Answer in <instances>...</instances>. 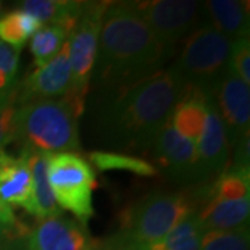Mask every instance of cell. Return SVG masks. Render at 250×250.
<instances>
[{"mask_svg": "<svg viewBox=\"0 0 250 250\" xmlns=\"http://www.w3.org/2000/svg\"><path fill=\"white\" fill-rule=\"evenodd\" d=\"M185 92L174 65L110 92L96 116L102 139L117 147L152 149Z\"/></svg>", "mask_w": 250, "mask_h": 250, "instance_id": "obj_1", "label": "cell"}, {"mask_svg": "<svg viewBox=\"0 0 250 250\" xmlns=\"http://www.w3.org/2000/svg\"><path fill=\"white\" fill-rule=\"evenodd\" d=\"M172 52L129 3H110L99 36L96 85L108 93L125 88L163 70Z\"/></svg>", "mask_w": 250, "mask_h": 250, "instance_id": "obj_2", "label": "cell"}, {"mask_svg": "<svg viewBox=\"0 0 250 250\" xmlns=\"http://www.w3.org/2000/svg\"><path fill=\"white\" fill-rule=\"evenodd\" d=\"M77 120L62 98L28 103L16 110V141L41 152L75 153L80 149Z\"/></svg>", "mask_w": 250, "mask_h": 250, "instance_id": "obj_3", "label": "cell"}, {"mask_svg": "<svg viewBox=\"0 0 250 250\" xmlns=\"http://www.w3.org/2000/svg\"><path fill=\"white\" fill-rule=\"evenodd\" d=\"M232 42L221 35L210 21L193 31L184 41L175 64L187 89L199 90L211 98L228 71Z\"/></svg>", "mask_w": 250, "mask_h": 250, "instance_id": "obj_4", "label": "cell"}, {"mask_svg": "<svg viewBox=\"0 0 250 250\" xmlns=\"http://www.w3.org/2000/svg\"><path fill=\"white\" fill-rule=\"evenodd\" d=\"M199 203V193H152L125 211L120 235L139 245L156 243L179 223L196 214Z\"/></svg>", "mask_w": 250, "mask_h": 250, "instance_id": "obj_5", "label": "cell"}, {"mask_svg": "<svg viewBox=\"0 0 250 250\" xmlns=\"http://www.w3.org/2000/svg\"><path fill=\"white\" fill-rule=\"evenodd\" d=\"M110 1H85L80 21L70 35L71 81L62 99L71 106L77 117L85 110L99 49L102 22Z\"/></svg>", "mask_w": 250, "mask_h": 250, "instance_id": "obj_6", "label": "cell"}, {"mask_svg": "<svg viewBox=\"0 0 250 250\" xmlns=\"http://www.w3.org/2000/svg\"><path fill=\"white\" fill-rule=\"evenodd\" d=\"M47 177L59 207L86 225L95 214L92 192L96 187L89 163L77 153H49Z\"/></svg>", "mask_w": 250, "mask_h": 250, "instance_id": "obj_7", "label": "cell"}, {"mask_svg": "<svg viewBox=\"0 0 250 250\" xmlns=\"http://www.w3.org/2000/svg\"><path fill=\"white\" fill-rule=\"evenodd\" d=\"M128 3L161 42L171 49H175L179 41H185L193 31L208 21L205 1L153 0Z\"/></svg>", "mask_w": 250, "mask_h": 250, "instance_id": "obj_8", "label": "cell"}, {"mask_svg": "<svg viewBox=\"0 0 250 250\" xmlns=\"http://www.w3.org/2000/svg\"><path fill=\"white\" fill-rule=\"evenodd\" d=\"M70 39V38H68ZM71 65H70V41L50 62L28 74L18 82L14 93L16 106H24L39 100L62 98L70 88Z\"/></svg>", "mask_w": 250, "mask_h": 250, "instance_id": "obj_9", "label": "cell"}, {"mask_svg": "<svg viewBox=\"0 0 250 250\" xmlns=\"http://www.w3.org/2000/svg\"><path fill=\"white\" fill-rule=\"evenodd\" d=\"M213 102L221 117L227 139L232 150L236 143L249 135L250 88L229 68L213 93Z\"/></svg>", "mask_w": 250, "mask_h": 250, "instance_id": "obj_10", "label": "cell"}, {"mask_svg": "<svg viewBox=\"0 0 250 250\" xmlns=\"http://www.w3.org/2000/svg\"><path fill=\"white\" fill-rule=\"evenodd\" d=\"M197 160L193 185H203L228 168L231 147L213 99H208L205 128L196 143Z\"/></svg>", "mask_w": 250, "mask_h": 250, "instance_id": "obj_11", "label": "cell"}, {"mask_svg": "<svg viewBox=\"0 0 250 250\" xmlns=\"http://www.w3.org/2000/svg\"><path fill=\"white\" fill-rule=\"evenodd\" d=\"M152 149L154 159L171 179L179 184L193 185L197 160L196 143L181 136L172 128L171 121L163 126Z\"/></svg>", "mask_w": 250, "mask_h": 250, "instance_id": "obj_12", "label": "cell"}, {"mask_svg": "<svg viewBox=\"0 0 250 250\" xmlns=\"http://www.w3.org/2000/svg\"><path fill=\"white\" fill-rule=\"evenodd\" d=\"M86 225L62 214L38 220L28 235V250H89Z\"/></svg>", "mask_w": 250, "mask_h": 250, "instance_id": "obj_13", "label": "cell"}, {"mask_svg": "<svg viewBox=\"0 0 250 250\" xmlns=\"http://www.w3.org/2000/svg\"><path fill=\"white\" fill-rule=\"evenodd\" d=\"M0 200L9 206H18L34 215L32 178L25 160L0 152Z\"/></svg>", "mask_w": 250, "mask_h": 250, "instance_id": "obj_14", "label": "cell"}, {"mask_svg": "<svg viewBox=\"0 0 250 250\" xmlns=\"http://www.w3.org/2000/svg\"><path fill=\"white\" fill-rule=\"evenodd\" d=\"M250 196L233 200H206L197 217L205 231H228L249 227Z\"/></svg>", "mask_w": 250, "mask_h": 250, "instance_id": "obj_15", "label": "cell"}, {"mask_svg": "<svg viewBox=\"0 0 250 250\" xmlns=\"http://www.w3.org/2000/svg\"><path fill=\"white\" fill-rule=\"evenodd\" d=\"M47 154L49 153L36 150L29 146H21V157L27 163L31 178H32V192H34V207L38 220L62 214L54 199L53 190L49 184L47 177Z\"/></svg>", "mask_w": 250, "mask_h": 250, "instance_id": "obj_16", "label": "cell"}, {"mask_svg": "<svg viewBox=\"0 0 250 250\" xmlns=\"http://www.w3.org/2000/svg\"><path fill=\"white\" fill-rule=\"evenodd\" d=\"M205 9L210 24L231 42L249 36V1L208 0Z\"/></svg>", "mask_w": 250, "mask_h": 250, "instance_id": "obj_17", "label": "cell"}, {"mask_svg": "<svg viewBox=\"0 0 250 250\" xmlns=\"http://www.w3.org/2000/svg\"><path fill=\"white\" fill-rule=\"evenodd\" d=\"M208 96L199 90L187 89L171 114L172 128L190 142L197 143L203 132L208 110Z\"/></svg>", "mask_w": 250, "mask_h": 250, "instance_id": "obj_18", "label": "cell"}, {"mask_svg": "<svg viewBox=\"0 0 250 250\" xmlns=\"http://www.w3.org/2000/svg\"><path fill=\"white\" fill-rule=\"evenodd\" d=\"M85 1L77 0H25L18 9L36 18L42 25L57 24L74 31L80 21Z\"/></svg>", "mask_w": 250, "mask_h": 250, "instance_id": "obj_19", "label": "cell"}, {"mask_svg": "<svg viewBox=\"0 0 250 250\" xmlns=\"http://www.w3.org/2000/svg\"><path fill=\"white\" fill-rule=\"evenodd\" d=\"M205 232L196 213L179 223L159 242L142 246L145 250H200Z\"/></svg>", "mask_w": 250, "mask_h": 250, "instance_id": "obj_20", "label": "cell"}, {"mask_svg": "<svg viewBox=\"0 0 250 250\" xmlns=\"http://www.w3.org/2000/svg\"><path fill=\"white\" fill-rule=\"evenodd\" d=\"M42 24L20 9L13 10L4 16H0V41L21 50Z\"/></svg>", "mask_w": 250, "mask_h": 250, "instance_id": "obj_21", "label": "cell"}, {"mask_svg": "<svg viewBox=\"0 0 250 250\" xmlns=\"http://www.w3.org/2000/svg\"><path fill=\"white\" fill-rule=\"evenodd\" d=\"M70 35V29L57 24H46L39 28L31 38L29 45L36 67L39 68L50 62L62 50Z\"/></svg>", "mask_w": 250, "mask_h": 250, "instance_id": "obj_22", "label": "cell"}, {"mask_svg": "<svg viewBox=\"0 0 250 250\" xmlns=\"http://www.w3.org/2000/svg\"><path fill=\"white\" fill-rule=\"evenodd\" d=\"M89 160L100 171H128L139 177H156L159 174L152 163L124 153L96 150L89 153Z\"/></svg>", "mask_w": 250, "mask_h": 250, "instance_id": "obj_23", "label": "cell"}, {"mask_svg": "<svg viewBox=\"0 0 250 250\" xmlns=\"http://www.w3.org/2000/svg\"><path fill=\"white\" fill-rule=\"evenodd\" d=\"M200 250H250L249 227L228 231H206Z\"/></svg>", "mask_w": 250, "mask_h": 250, "instance_id": "obj_24", "label": "cell"}, {"mask_svg": "<svg viewBox=\"0 0 250 250\" xmlns=\"http://www.w3.org/2000/svg\"><path fill=\"white\" fill-rule=\"evenodd\" d=\"M20 52L0 41V99L14 96L18 85Z\"/></svg>", "mask_w": 250, "mask_h": 250, "instance_id": "obj_25", "label": "cell"}, {"mask_svg": "<svg viewBox=\"0 0 250 250\" xmlns=\"http://www.w3.org/2000/svg\"><path fill=\"white\" fill-rule=\"evenodd\" d=\"M228 68L245 83L250 85V41L249 36L232 41Z\"/></svg>", "mask_w": 250, "mask_h": 250, "instance_id": "obj_26", "label": "cell"}, {"mask_svg": "<svg viewBox=\"0 0 250 250\" xmlns=\"http://www.w3.org/2000/svg\"><path fill=\"white\" fill-rule=\"evenodd\" d=\"M16 98L0 99V152L4 150V147L16 141Z\"/></svg>", "mask_w": 250, "mask_h": 250, "instance_id": "obj_27", "label": "cell"}, {"mask_svg": "<svg viewBox=\"0 0 250 250\" xmlns=\"http://www.w3.org/2000/svg\"><path fill=\"white\" fill-rule=\"evenodd\" d=\"M29 231L22 225L14 231L0 232V250H28Z\"/></svg>", "mask_w": 250, "mask_h": 250, "instance_id": "obj_28", "label": "cell"}, {"mask_svg": "<svg viewBox=\"0 0 250 250\" xmlns=\"http://www.w3.org/2000/svg\"><path fill=\"white\" fill-rule=\"evenodd\" d=\"M89 250H145L142 245L136 242L129 241L123 235L117 233L114 236L104 239V241H96L93 239Z\"/></svg>", "mask_w": 250, "mask_h": 250, "instance_id": "obj_29", "label": "cell"}, {"mask_svg": "<svg viewBox=\"0 0 250 250\" xmlns=\"http://www.w3.org/2000/svg\"><path fill=\"white\" fill-rule=\"evenodd\" d=\"M233 150V163L232 167L242 168V170H250V147H249V135L241 139L236 143Z\"/></svg>", "mask_w": 250, "mask_h": 250, "instance_id": "obj_30", "label": "cell"}, {"mask_svg": "<svg viewBox=\"0 0 250 250\" xmlns=\"http://www.w3.org/2000/svg\"><path fill=\"white\" fill-rule=\"evenodd\" d=\"M24 224L20 223L17 217L14 214L11 206L0 200V232H7V231H14Z\"/></svg>", "mask_w": 250, "mask_h": 250, "instance_id": "obj_31", "label": "cell"}, {"mask_svg": "<svg viewBox=\"0 0 250 250\" xmlns=\"http://www.w3.org/2000/svg\"><path fill=\"white\" fill-rule=\"evenodd\" d=\"M1 11H3V4H1V1H0V14H1Z\"/></svg>", "mask_w": 250, "mask_h": 250, "instance_id": "obj_32", "label": "cell"}]
</instances>
